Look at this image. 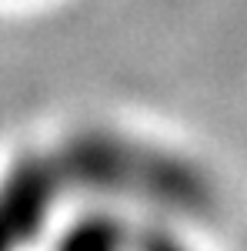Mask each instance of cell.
Listing matches in <instances>:
<instances>
[{
  "label": "cell",
  "mask_w": 247,
  "mask_h": 251,
  "mask_svg": "<svg viewBox=\"0 0 247 251\" xmlns=\"http://www.w3.org/2000/svg\"><path fill=\"white\" fill-rule=\"evenodd\" d=\"M64 251H120V241L111 225H87L67 238Z\"/></svg>",
  "instance_id": "cell-1"
},
{
  "label": "cell",
  "mask_w": 247,
  "mask_h": 251,
  "mask_svg": "<svg viewBox=\"0 0 247 251\" xmlns=\"http://www.w3.org/2000/svg\"><path fill=\"white\" fill-rule=\"evenodd\" d=\"M144 251H180L177 245H171L167 238H154V241H147V248Z\"/></svg>",
  "instance_id": "cell-2"
}]
</instances>
